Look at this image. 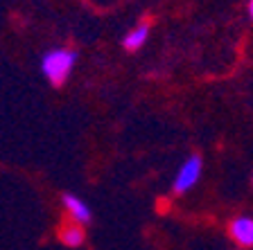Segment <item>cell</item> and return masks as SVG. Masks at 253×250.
Wrapping results in <instances>:
<instances>
[{
    "label": "cell",
    "mask_w": 253,
    "mask_h": 250,
    "mask_svg": "<svg viewBox=\"0 0 253 250\" xmlns=\"http://www.w3.org/2000/svg\"><path fill=\"white\" fill-rule=\"evenodd\" d=\"M79 54L73 47H52L41 57V74L50 81V86L61 88L73 74V68L77 63Z\"/></svg>",
    "instance_id": "6da1fadb"
},
{
    "label": "cell",
    "mask_w": 253,
    "mask_h": 250,
    "mask_svg": "<svg viewBox=\"0 0 253 250\" xmlns=\"http://www.w3.org/2000/svg\"><path fill=\"white\" fill-rule=\"evenodd\" d=\"M201 169H204V158H201L199 153H190V156L183 160V165L179 167L176 176H174L172 192L176 194V196H183V194H188L190 189H192L197 182H199Z\"/></svg>",
    "instance_id": "7a4b0ae2"
},
{
    "label": "cell",
    "mask_w": 253,
    "mask_h": 250,
    "mask_svg": "<svg viewBox=\"0 0 253 250\" xmlns=\"http://www.w3.org/2000/svg\"><path fill=\"white\" fill-rule=\"evenodd\" d=\"M61 205H63V210L68 212L70 219L77 221V223H82L84 228L90 223V221H93V212H90V208L77 196V194L63 192L61 194Z\"/></svg>",
    "instance_id": "3957f363"
},
{
    "label": "cell",
    "mask_w": 253,
    "mask_h": 250,
    "mask_svg": "<svg viewBox=\"0 0 253 250\" xmlns=\"http://www.w3.org/2000/svg\"><path fill=\"white\" fill-rule=\"evenodd\" d=\"M228 235L240 248H253V216H235L228 223Z\"/></svg>",
    "instance_id": "277c9868"
},
{
    "label": "cell",
    "mask_w": 253,
    "mask_h": 250,
    "mask_svg": "<svg viewBox=\"0 0 253 250\" xmlns=\"http://www.w3.org/2000/svg\"><path fill=\"white\" fill-rule=\"evenodd\" d=\"M84 239H86V230L77 221H68V223H63L59 228V241L63 246H68V248H79L84 244Z\"/></svg>",
    "instance_id": "5b68a950"
},
{
    "label": "cell",
    "mask_w": 253,
    "mask_h": 250,
    "mask_svg": "<svg viewBox=\"0 0 253 250\" xmlns=\"http://www.w3.org/2000/svg\"><path fill=\"white\" fill-rule=\"evenodd\" d=\"M147 38H149V23H138L136 27H131V30L125 34L122 47H125L126 52H138V50L147 43Z\"/></svg>",
    "instance_id": "8992f818"
},
{
    "label": "cell",
    "mask_w": 253,
    "mask_h": 250,
    "mask_svg": "<svg viewBox=\"0 0 253 250\" xmlns=\"http://www.w3.org/2000/svg\"><path fill=\"white\" fill-rule=\"evenodd\" d=\"M249 18L253 21V0H249Z\"/></svg>",
    "instance_id": "52a82bcc"
},
{
    "label": "cell",
    "mask_w": 253,
    "mask_h": 250,
    "mask_svg": "<svg viewBox=\"0 0 253 250\" xmlns=\"http://www.w3.org/2000/svg\"><path fill=\"white\" fill-rule=\"evenodd\" d=\"M251 182H253V176H251Z\"/></svg>",
    "instance_id": "ba28073f"
}]
</instances>
